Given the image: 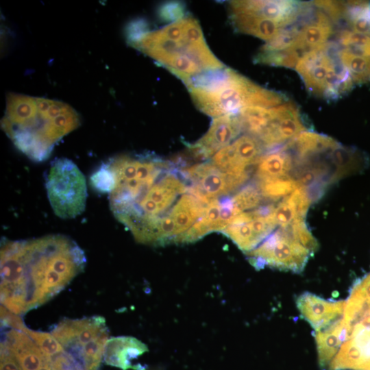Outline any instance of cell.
I'll use <instances>...</instances> for the list:
<instances>
[{"label": "cell", "instance_id": "6da1fadb", "mask_svg": "<svg viewBox=\"0 0 370 370\" xmlns=\"http://www.w3.org/2000/svg\"><path fill=\"white\" fill-rule=\"evenodd\" d=\"M86 262L84 251L62 234L1 244V303L23 314L50 300L79 273Z\"/></svg>", "mask_w": 370, "mask_h": 370}, {"label": "cell", "instance_id": "7a4b0ae2", "mask_svg": "<svg viewBox=\"0 0 370 370\" xmlns=\"http://www.w3.org/2000/svg\"><path fill=\"white\" fill-rule=\"evenodd\" d=\"M80 125L77 112L65 103L10 93L1 121L14 146L33 161L48 159L64 136Z\"/></svg>", "mask_w": 370, "mask_h": 370}, {"label": "cell", "instance_id": "3957f363", "mask_svg": "<svg viewBox=\"0 0 370 370\" xmlns=\"http://www.w3.org/2000/svg\"><path fill=\"white\" fill-rule=\"evenodd\" d=\"M127 42L185 85L197 75L225 67L208 47L198 21L190 16L158 30L147 26Z\"/></svg>", "mask_w": 370, "mask_h": 370}, {"label": "cell", "instance_id": "277c9868", "mask_svg": "<svg viewBox=\"0 0 370 370\" xmlns=\"http://www.w3.org/2000/svg\"><path fill=\"white\" fill-rule=\"evenodd\" d=\"M186 86L197 108L214 118L254 106L262 87L226 67L197 75Z\"/></svg>", "mask_w": 370, "mask_h": 370}, {"label": "cell", "instance_id": "5b68a950", "mask_svg": "<svg viewBox=\"0 0 370 370\" xmlns=\"http://www.w3.org/2000/svg\"><path fill=\"white\" fill-rule=\"evenodd\" d=\"M338 49L336 42H328L304 53L295 67L311 94L329 101L338 99L355 85L339 60Z\"/></svg>", "mask_w": 370, "mask_h": 370}, {"label": "cell", "instance_id": "8992f818", "mask_svg": "<svg viewBox=\"0 0 370 370\" xmlns=\"http://www.w3.org/2000/svg\"><path fill=\"white\" fill-rule=\"evenodd\" d=\"M342 322L343 342L328 370H370V299L347 300Z\"/></svg>", "mask_w": 370, "mask_h": 370}, {"label": "cell", "instance_id": "52a82bcc", "mask_svg": "<svg viewBox=\"0 0 370 370\" xmlns=\"http://www.w3.org/2000/svg\"><path fill=\"white\" fill-rule=\"evenodd\" d=\"M46 189L53 211L58 217L73 219L84 212L87 198L86 179L72 160L60 158L51 162Z\"/></svg>", "mask_w": 370, "mask_h": 370}, {"label": "cell", "instance_id": "ba28073f", "mask_svg": "<svg viewBox=\"0 0 370 370\" xmlns=\"http://www.w3.org/2000/svg\"><path fill=\"white\" fill-rule=\"evenodd\" d=\"M312 254L293 238L287 227H280L247 255L256 269L268 266L300 273Z\"/></svg>", "mask_w": 370, "mask_h": 370}, {"label": "cell", "instance_id": "9c48e42d", "mask_svg": "<svg viewBox=\"0 0 370 370\" xmlns=\"http://www.w3.org/2000/svg\"><path fill=\"white\" fill-rule=\"evenodd\" d=\"M180 173L191 182L186 192L208 204L212 199L227 195L243 185L248 175L225 173L212 162L197 164L186 168Z\"/></svg>", "mask_w": 370, "mask_h": 370}, {"label": "cell", "instance_id": "30bf717a", "mask_svg": "<svg viewBox=\"0 0 370 370\" xmlns=\"http://www.w3.org/2000/svg\"><path fill=\"white\" fill-rule=\"evenodd\" d=\"M106 330L105 319L94 316L79 319H64L51 330V334L80 368L82 347Z\"/></svg>", "mask_w": 370, "mask_h": 370}, {"label": "cell", "instance_id": "8fae6325", "mask_svg": "<svg viewBox=\"0 0 370 370\" xmlns=\"http://www.w3.org/2000/svg\"><path fill=\"white\" fill-rule=\"evenodd\" d=\"M271 121L258 138L264 149L283 146L301 132L307 130L301 112L291 101L270 108Z\"/></svg>", "mask_w": 370, "mask_h": 370}, {"label": "cell", "instance_id": "7c38bea8", "mask_svg": "<svg viewBox=\"0 0 370 370\" xmlns=\"http://www.w3.org/2000/svg\"><path fill=\"white\" fill-rule=\"evenodd\" d=\"M243 131L238 114H225L213 119L207 132L190 151L195 158L206 159L229 145Z\"/></svg>", "mask_w": 370, "mask_h": 370}, {"label": "cell", "instance_id": "4fadbf2b", "mask_svg": "<svg viewBox=\"0 0 370 370\" xmlns=\"http://www.w3.org/2000/svg\"><path fill=\"white\" fill-rule=\"evenodd\" d=\"M296 23L298 27L296 47L302 56L328 42L334 34V23L313 3Z\"/></svg>", "mask_w": 370, "mask_h": 370}, {"label": "cell", "instance_id": "5bb4252c", "mask_svg": "<svg viewBox=\"0 0 370 370\" xmlns=\"http://www.w3.org/2000/svg\"><path fill=\"white\" fill-rule=\"evenodd\" d=\"M228 10L231 23L239 33L254 36L268 42L285 28L263 14L248 9L241 1H230Z\"/></svg>", "mask_w": 370, "mask_h": 370}, {"label": "cell", "instance_id": "9a60e30c", "mask_svg": "<svg viewBox=\"0 0 370 370\" xmlns=\"http://www.w3.org/2000/svg\"><path fill=\"white\" fill-rule=\"evenodd\" d=\"M296 305L301 317L317 332L342 317L345 301L328 300L305 292L297 298Z\"/></svg>", "mask_w": 370, "mask_h": 370}, {"label": "cell", "instance_id": "2e32d148", "mask_svg": "<svg viewBox=\"0 0 370 370\" xmlns=\"http://www.w3.org/2000/svg\"><path fill=\"white\" fill-rule=\"evenodd\" d=\"M1 349L12 354L23 370H38L47 361L35 342L16 329L1 326Z\"/></svg>", "mask_w": 370, "mask_h": 370}, {"label": "cell", "instance_id": "e0dca14e", "mask_svg": "<svg viewBox=\"0 0 370 370\" xmlns=\"http://www.w3.org/2000/svg\"><path fill=\"white\" fill-rule=\"evenodd\" d=\"M147 351V345L134 337H112L106 342L103 359L106 364L123 370H145L140 365H132V361Z\"/></svg>", "mask_w": 370, "mask_h": 370}, {"label": "cell", "instance_id": "ac0fdd59", "mask_svg": "<svg viewBox=\"0 0 370 370\" xmlns=\"http://www.w3.org/2000/svg\"><path fill=\"white\" fill-rule=\"evenodd\" d=\"M339 144L327 135L306 130L282 147L291 154L295 164L325 155Z\"/></svg>", "mask_w": 370, "mask_h": 370}, {"label": "cell", "instance_id": "d6986e66", "mask_svg": "<svg viewBox=\"0 0 370 370\" xmlns=\"http://www.w3.org/2000/svg\"><path fill=\"white\" fill-rule=\"evenodd\" d=\"M325 158L331 168L334 182L362 171L369 162L364 152L341 144L326 153Z\"/></svg>", "mask_w": 370, "mask_h": 370}, {"label": "cell", "instance_id": "ffe728a7", "mask_svg": "<svg viewBox=\"0 0 370 370\" xmlns=\"http://www.w3.org/2000/svg\"><path fill=\"white\" fill-rule=\"evenodd\" d=\"M311 203L306 189L299 186L275 206L272 216L275 225L286 227L298 221L305 220Z\"/></svg>", "mask_w": 370, "mask_h": 370}, {"label": "cell", "instance_id": "44dd1931", "mask_svg": "<svg viewBox=\"0 0 370 370\" xmlns=\"http://www.w3.org/2000/svg\"><path fill=\"white\" fill-rule=\"evenodd\" d=\"M207 204L190 193L184 194L169 212L175 225V243L204 214Z\"/></svg>", "mask_w": 370, "mask_h": 370}, {"label": "cell", "instance_id": "7402d4cb", "mask_svg": "<svg viewBox=\"0 0 370 370\" xmlns=\"http://www.w3.org/2000/svg\"><path fill=\"white\" fill-rule=\"evenodd\" d=\"M256 164L258 180L291 175L294 168L291 154L282 147L262 155Z\"/></svg>", "mask_w": 370, "mask_h": 370}, {"label": "cell", "instance_id": "603a6c76", "mask_svg": "<svg viewBox=\"0 0 370 370\" xmlns=\"http://www.w3.org/2000/svg\"><path fill=\"white\" fill-rule=\"evenodd\" d=\"M343 323L341 318L328 327L315 332L318 361L323 370H328L332 360L342 344Z\"/></svg>", "mask_w": 370, "mask_h": 370}, {"label": "cell", "instance_id": "cb8c5ba5", "mask_svg": "<svg viewBox=\"0 0 370 370\" xmlns=\"http://www.w3.org/2000/svg\"><path fill=\"white\" fill-rule=\"evenodd\" d=\"M252 217L251 211L243 212L234 217L222 231L241 250L247 253L260 244L250 224Z\"/></svg>", "mask_w": 370, "mask_h": 370}, {"label": "cell", "instance_id": "d4e9b609", "mask_svg": "<svg viewBox=\"0 0 370 370\" xmlns=\"http://www.w3.org/2000/svg\"><path fill=\"white\" fill-rule=\"evenodd\" d=\"M242 130L247 134L259 138L269 126L271 119L270 108L249 106L238 113Z\"/></svg>", "mask_w": 370, "mask_h": 370}, {"label": "cell", "instance_id": "484cf974", "mask_svg": "<svg viewBox=\"0 0 370 370\" xmlns=\"http://www.w3.org/2000/svg\"><path fill=\"white\" fill-rule=\"evenodd\" d=\"M343 21L349 29L360 34L370 35V2L345 1Z\"/></svg>", "mask_w": 370, "mask_h": 370}, {"label": "cell", "instance_id": "4316f807", "mask_svg": "<svg viewBox=\"0 0 370 370\" xmlns=\"http://www.w3.org/2000/svg\"><path fill=\"white\" fill-rule=\"evenodd\" d=\"M338 58L349 73L355 85L370 82V57L354 54L339 47Z\"/></svg>", "mask_w": 370, "mask_h": 370}, {"label": "cell", "instance_id": "83f0119b", "mask_svg": "<svg viewBox=\"0 0 370 370\" xmlns=\"http://www.w3.org/2000/svg\"><path fill=\"white\" fill-rule=\"evenodd\" d=\"M256 185L262 197L271 200L284 199L299 186L291 175L260 180Z\"/></svg>", "mask_w": 370, "mask_h": 370}, {"label": "cell", "instance_id": "f1b7e54d", "mask_svg": "<svg viewBox=\"0 0 370 370\" xmlns=\"http://www.w3.org/2000/svg\"><path fill=\"white\" fill-rule=\"evenodd\" d=\"M108 339V330H106L82 347L79 360L82 369L97 370L99 368Z\"/></svg>", "mask_w": 370, "mask_h": 370}, {"label": "cell", "instance_id": "f546056e", "mask_svg": "<svg viewBox=\"0 0 370 370\" xmlns=\"http://www.w3.org/2000/svg\"><path fill=\"white\" fill-rule=\"evenodd\" d=\"M336 39L339 47L358 56L370 57V35L360 34L348 28L341 29Z\"/></svg>", "mask_w": 370, "mask_h": 370}, {"label": "cell", "instance_id": "4dcf8cb0", "mask_svg": "<svg viewBox=\"0 0 370 370\" xmlns=\"http://www.w3.org/2000/svg\"><path fill=\"white\" fill-rule=\"evenodd\" d=\"M301 53L296 49L280 51H265L260 50L254 58V62L274 66L295 69Z\"/></svg>", "mask_w": 370, "mask_h": 370}, {"label": "cell", "instance_id": "1f68e13d", "mask_svg": "<svg viewBox=\"0 0 370 370\" xmlns=\"http://www.w3.org/2000/svg\"><path fill=\"white\" fill-rule=\"evenodd\" d=\"M20 331L27 334L35 342L47 360L64 352L61 344L51 334L29 330L25 325L22 326Z\"/></svg>", "mask_w": 370, "mask_h": 370}, {"label": "cell", "instance_id": "d6a6232c", "mask_svg": "<svg viewBox=\"0 0 370 370\" xmlns=\"http://www.w3.org/2000/svg\"><path fill=\"white\" fill-rule=\"evenodd\" d=\"M262 197L257 185L248 184L231 199L235 208L241 213L243 210L258 207Z\"/></svg>", "mask_w": 370, "mask_h": 370}, {"label": "cell", "instance_id": "836d02e7", "mask_svg": "<svg viewBox=\"0 0 370 370\" xmlns=\"http://www.w3.org/2000/svg\"><path fill=\"white\" fill-rule=\"evenodd\" d=\"M293 238L314 253L317 249V241L308 229L305 220L298 221L286 227Z\"/></svg>", "mask_w": 370, "mask_h": 370}, {"label": "cell", "instance_id": "e575fe53", "mask_svg": "<svg viewBox=\"0 0 370 370\" xmlns=\"http://www.w3.org/2000/svg\"><path fill=\"white\" fill-rule=\"evenodd\" d=\"M185 5L179 1H171L162 4L158 8L159 18L164 22H175L184 18Z\"/></svg>", "mask_w": 370, "mask_h": 370}, {"label": "cell", "instance_id": "d590c367", "mask_svg": "<svg viewBox=\"0 0 370 370\" xmlns=\"http://www.w3.org/2000/svg\"><path fill=\"white\" fill-rule=\"evenodd\" d=\"M38 370H53L50 363L47 361Z\"/></svg>", "mask_w": 370, "mask_h": 370}, {"label": "cell", "instance_id": "8d00e7d4", "mask_svg": "<svg viewBox=\"0 0 370 370\" xmlns=\"http://www.w3.org/2000/svg\"><path fill=\"white\" fill-rule=\"evenodd\" d=\"M79 370V369H78ZM79 370H82V369H79Z\"/></svg>", "mask_w": 370, "mask_h": 370}]
</instances>
